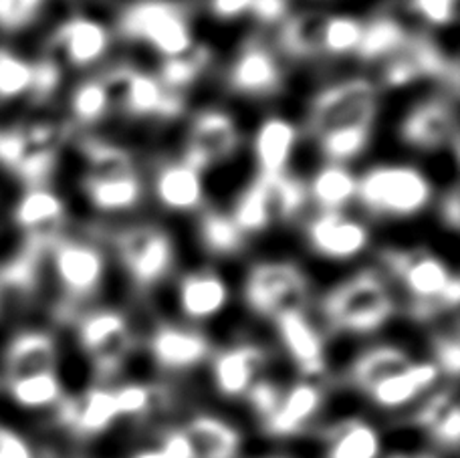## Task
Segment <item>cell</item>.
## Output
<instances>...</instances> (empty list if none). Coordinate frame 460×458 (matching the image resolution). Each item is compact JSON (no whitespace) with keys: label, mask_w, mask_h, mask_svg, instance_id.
<instances>
[{"label":"cell","mask_w":460,"mask_h":458,"mask_svg":"<svg viewBox=\"0 0 460 458\" xmlns=\"http://www.w3.org/2000/svg\"><path fill=\"white\" fill-rule=\"evenodd\" d=\"M79 343L100 378L118 374L134 346L128 319L119 311L97 309L79 323Z\"/></svg>","instance_id":"9"},{"label":"cell","mask_w":460,"mask_h":458,"mask_svg":"<svg viewBox=\"0 0 460 458\" xmlns=\"http://www.w3.org/2000/svg\"><path fill=\"white\" fill-rule=\"evenodd\" d=\"M438 375L440 372L434 364L412 362L406 370L394 374L392 378L366 392V396L382 410H402L430 394L434 383L438 382Z\"/></svg>","instance_id":"25"},{"label":"cell","mask_w":460,"mask_h":458,"mask_svg":"<svg viewBox=\"0 0 460 458\" xmlns=\"http://www.w3.org/2000/svg\"><path fill=\"white\" fill-rule=\"evenodd\" d=\"M369 136H372V126H351L333 129V132L319 136L317 140L325 158H330L333 163H341L364 152Z\"/></svg>","instance_id":"43"},{"label":"cell","mask_w":460,"mask_h":458,"mask_svg":"<svg viewBox=\"0 0 460 458\" xmlns=\"http://www.w3.org/2000/svg\"><path fill=\"white\" fill-rule=\"evenodd\" d=\"M32 73V63L8 51H0V100H14L31 93Z\"/></svg>","instance_id":"45"},{"label":"cell","mask_w":460,"mask_h":458,"mask_svg":"<svg viewBox=\"0 0 460 458\" xmlns=\"http://www.w3.org/2000/svg\"><path fill=\"white\" fill-rule=\"evenodd\" d=\"M384 436L374 422L349 416L323 432L322 458H382Z\"/></svg>","instance_id":"23"},{"label":"cell","mask_w":460,"mask_h":458,"mask_svg":"<svg viewBox=\"0 0 460 458\" xmlns=\"http://www.w3.org/2000/svg\"><path fill=\"white\" fill-rule=\"evenodd\" d=\"M63 136V128L47 119L0 132V162L16 172L31 188L45 186L55 168Z\"/></svg>","instance_id":"5"},{"label":"cell","mask_w":460,"mask_h":458,"mask_svg":"<svg viewBox=\"0 0 460 458\" xmlns=\"http://www.w3.org/2000/svg\"><path fill=\"white\" fill-rule=\"evenodd\" d=\"M45 6L47 0H0V31L16 32L31 27Z\"/></svg>","instance_id":"48"},{"label":"cell","mask_w":460,"mask_h":458,"mask_svg":"<svg viewBox=\"0 0 460 458\" xmlns=\"http://www.w3.org/2000/svg\"><path fill=\"white\" fill-rule=\"evenodd\" d=\"M158 448L166 458H194V451L182 428H170L162 435Z\"/></svg>","instance_id":"54"},{"label":"cell","mask_w":460,"mask_h":458,"mask_svg":"<svg viewBox=\"0 0 460 458\" xmlns=\"http://www.w3.org/2000/svg\"><path fill=\"white\" fill-rule=\"evenodd\" d=\"M269 362L267 351L244 343L218 351L212 359V382L220 396L236 400L244 398L254 382L261 380V374Z\"/></svg>","instance_id":"17"},{"label":"cell","mask_w":460,"mask_h":458,"mask_svg":"<svg viewBox=\"0 0 460 458\" xmlns=\"http://www.w3.org/2000/svg\"><path fill=\"white\" fill-rule=\"evenodd\" d=\"M51 252L57 279L69 299L81 301L95 295L105 273L100 249L84 241L55 239Z\"/></svg>","instance_id":"12"},{"label":"cell","mask_w":460,"mask_h":458,"mask_svg":"<svg viewBox=\"0 0 460 458\" xmlns=\"http://www.w3.org/2000/svg\"><path fill=\"white\" fill-rule=\"evenodd\" d=\"M119 32L144 43L164 59L188 51L194 45L190 19L176 0H136L119 14Z\"/></svg>","instance_id":"2"},{"label":"cell","mask_w":460,"mask_h":458,"mask_svg":"<svg viewBox=\"0 0 460 458\" xmlns=\"http://www.w3.org/2000/svg\"><path fill=\"white\" fill-rule=\"evenodd\" d=\"M212 53L204 45H192L188 51L180 53L170 59H164L160 71V84L170 92H184L199 81L204 71L208 69Z\"/></svg>","instance_id":"39"},{"label":"cell","mask_w":460,"mask_h":458,"mask_svg":"<svg viewBox=\"0 0 460 458\" xmlns=\"http://www.w3.org/2000/svg\"><path fill=\"white\" fill-rule=\"evenodd\" d=\"M416 427L445 451H456L460 443V410L455 390L426 394L414 414Z\"/></svg>","instance_id":"27"},{"label":"cell","mask_w":460,"mask_h":458,"mask_svg":"<svg viewBox=\"0 0 460 458\" xmlns=\"http://www.w3.org/2000/svg\"><path fill=\"white\" fill-rule=\"evenodd\" d=\"M79 150L85 160V178H121L136 174L134 158L118 144L100 140V137H85L79 144Z\"/></svg>","instance_id":"37"},{"label":"cell","mask_w":460,"mask_h":458,"mask_svg":"<svg viewBox=\"0 0 460 458\" xmlns=\"http://www.w3.org/2000/svg\"><path fill=\"white\" fill-rule=\"evenodd\" d=\"M32 85L31 95L35 100H49L61 85V65L55 59H43L39 63H32Z\"/></svg>","instance_id":"51"},{"label":"cell","mask_w":460,"mask_h":458,"mask_svg":"<svg viewBox=\"0 0 460 458\" xmlns=\"http://www.w3.org/2000/svg\"><path fill=\"white\" fill-rule=\"evenodd\" d=\"M408 37L410 32L398 19L390 14H377L364 22L359 45L353 55L364 61L388 59L406 43Z\"/></svg>","instance_id":"34"},{"label":"cell","mask_w":460,"mask_h":458,"mask_svg":"<svg viewBox=\"0 0 460 458\" xmlns=\"http://www.w3.org/2000/svg\"><path fill=\"white\" fill-rule=\"evenodd\" d=\"M126 458H166L164 453L158 448V445H152V446H144V448H137L131 454H128Z\"/></svg>","instance_id":"58"},{"label":"cell","mask_w":460,"mask_h":458,"mask_svg":"<svg viewBox=\"0 0 460 458\" xmlns=\"http://www.w3.org/2000/svg\"><path fill=\"white\" fill-rule=\"evenodd\" d=\"M241 134L234 119L220 110H207L194 118L188 134L184 162L194 170H207L234 154Z\"/></svg>","instance_id":"14"},{"label":"cell","mask_w":460,"mask_h":458,"mask_svg":"<svg viewBox=\"0 0 460 458\" xmlns=\"http://www.w3.org/2000/svg\"><path fill=\"white\" fill-rule=\"evenodd\" d=\"M358 194V180L341 163H330L317 172L311 180V196L317 200L323 212H340Z\"/></svg>","instance_id":"38"},{"label":"cell","mask_w":460,"mask_h":458,"mask_svg":"<svg viewBox=\"0 0 460 458\" xmlns=\"http://www.w3.org/2000/svg\"><path fill=\"white\" fill-rule=\"evenodd\" d=\"M327 21L330 14L323 11H303L287 16L281 22L279 45L293 59H314L323 53Z\"/></svg>","instance_id":"30"},{"label":"cell","mask_w":460,"mask_h":458,"mask_svg":"<svg viewBox=\"0 0 460 458\" xmlns=\"http://www.w3.org/2000/svg\"><path fill=\"white\" fill-rule=\"evenodd\" d=\"M361 27L364 22L345 14H330L325 29L323 53L332 55H348L356 53L361 39Z\"/></svg>","instance_id":"46"},{"label":"cell","mask_w":460,"mask_h":458,"mask_svg":"<svg viewBox=\"0 0 460 458\" xmlns=\"http://www.w3.org/2000/svg\"><path fill=\"white\" fill-rule=\"evenodd\" d=\"M110 108V97L102 79L84 81L71 95V113L81 124H95Z\"/></svg>","instance_id":"44"},{"label":"cell","mask_w":460,"mask_h":458,"mask_svg":"<svg viewBox=\"0 0 460 458\" xmlns=\"http://www.w3.org/2000/svg\"><path fill=\"white\" fill-rule=\"evenodd\" d=\"M434 356H437V370L448 375L450 380H456L460 370V341L456 333L438 335L434 339Z\"/></svg>","instance_id":"52"},{"label":"cell","mask_w":460,"mask_h":458,"mask_svg":"<svg viewBox=\"0 0 460 458\" xmlns=\"http://www.w3.org/2000/svg\"><path fill=\"white\" fill-rule=\"evenodd\" d=\"M154 362L166 372H186L200 366L210 354L207 335L186 330L172 323H164L154 331L150 339Z\"/></svg>","instance_id":"22"},{"label":"cell","mask_w":460,"mask_h":458,"mask_svg":"<svg viewBox=\"0 0 460 458\" xmlns=\"http://www.w3.org/2000/svg\"><path fill=\"white\" fill-rule=\"evenodd\" d=\"M440 77L450 79L453 89L458 87L456 61H447V55L432 39L424 35H410L396 53L385 59L384 84L390 87H404L420 79Z\"/></svg>","instance_id":"11"},{"label":"cell","mask_w":460,"mask_h":458,"mask_svg":"<svg viewBox=\"0 0 460 458\" xmlns=\"http://www.w3.org/2000/svg\"><path fill=\"white\" fill-rule=\"evenodd\" d=\"M396 305L380 275L374 271L349 277L323 299V313L335 330L372 333L388 323Z\"/></svg>","instance_id":"1"},{"label":"cell","mask_w":460,"mask_h":458,"mask_svg":"<svg viewBox=\"0 0 460 458\" xmlns=\"http://www.w3.org/2000/svg\"><path fill=\"white\" fill-rule=\"evenodd\" d=\"M113 390L118 396L123 420L147 416L162 400V392L155 386H147V383H121Z\"/></svg>","instance_id":"47"},{"label":"cell","mask_w":460,"mask_h":458,"mask_svg":"<svg viewBox=\"0 0 460 458\" xmlns=\"http://www.w3.org/2000/svg\"><path fill=\"white\" fill-rule=\"evenodd\" d=\"M178 301L182 313L192 319H208L225 309L228 287L225 279L212 271H196L180 283Z\"/></svg>","instance_id":"31"},{"label":"cell","mask_w":460,"mask_h":458,"mask_svg":"<svg viewBox=\"0 0 460 458\" xmlns=\"http://www.w3.org/2000/svg\"><path fill=\"white\" fill-rule=\"evenodd\" d=\"M6 392H8V398H11L16 406L29 412L57 408L65 398L63 383L57 372L6 380Z\"/></svg>","instance_id":"35"},{"label":"cell","mask_w":460,"mask_h":458,"mask_svg":"<svg viewBox=\"0 0 460 458\" xmlns=\"http://www.w3.org/2000/svg\"><path fill=\"white\" fill-rule=\"evenodd\" d=\"M279 338L289 354L295 367L305 378H317L325 372V346L323 338L314 323L309 321L305 311L295 309L275 317Z\"/></svg>","instance_id":"21"},{"label":"cell","mask_w":460,"mask_h":458,"mask_svg":"<svg viewBox=\"0 0 460 458\" xmlns=\"http://www.w3.org/2000/svg\"><path fill=\"white\" fill-rule=\"evenodd\" d=\"M410 8L426 22L450 24L456 19V0H410Z\"/></svg>","instance_id":"53"},{"label":"cell","mask_w":460,"mask_h":458,"mask_svg":"<svg viewBox=\"0 0 460 458\" xmlns=\"http://www.w3.org/2000/svg\"><path fill=\"white\" fill-rule=\"evenodd\" d=\"M297 144V128L285 118H269L254 134V158L259 176L283 174Z\"/></svg>","instance_id":"29"},{"label":"cell","mask_w":460,"mask_h":458,"mask_svg":"<svg viewBox=\"0 0 460 458\" xmlns=\"http://www.w3.org/2000/svg\"><path fill=\"white\" fill-rule=\"evenodd\" d=\"M84 190L89 202L103 212L134 208L142 198V182L137 174L121 178H85Z\"/></svg>","instance_id":"36"},{"label":"cell","mask_w":460,"mask_h":458,"mask_svg":"<svg viewBox=\"0 0 460 458\" xmlns=\"http://www.w3.org/2000/svg\"><path fill=\"white\" fill-rule=\"evenodd\" d=\"M180 428L192 446L194 458H238L243 453L241 428L218 414H194Z\"/></svg>","instance_id":"24"},{"label":"cell","mask_w":460,"mask_h":458,"mask_svg":"<svg viewBox=\"0 0 460 458\" xmlns=\"http://www.w3.org/2000/svg\"><path fill=\"white\" fill-rule=\"evenodd\" d=\"M230 218L234 220V225L241 228V233L244 236L249 233L252 234V233L265 231L270 223H275L262 178L254 180V182L246 188L241 196H238L234 212Z\"/></svg>","instance_id":"40"},{"label":"cell","mask_w":460,"mask_h":458,"mask_svg":"<svg viewBox=\"0 0 460 458\" xmlns=\"http://www.w3.org/2000/svg\"><path fill=\"white\" fill-rule=\"evenodd\" d=\"M400 136L418 150H438L453 144L456 150V118L445 100L418 103L400 126Z\"/></svg>","instance_id":"19"},{"label":"cell","mask_w":460,"mask_h":458,"mask_svg":"<svg viewBox=\"0 0 460 458\" xmlns=\"http://www.w3.org/2000/svg\"><path fill=\"white\" fill-rule=\"evenodd\" d=\"M65 218V204L59 194L45 186L29 188L14 208V223L29 236H55L53 228Z\"/></svg>","instance_id":"32"},{"label":"cell","mask_w":460,"mask_h":458,"mask_svg":"<svg viewBox=\"0 0 460 458\" xmlns=\"http://www.w3.org/2000/svg\"><path fill=\"white\" fill-rule=\"evenodd\" d=\"M200 239L208 252L218 257H230L244 247V234L234 220L223 212H207L200 220Z\"/></svg>","instance_id":"41"},{"label":"cell","mask_w":460,"mask_h":458,"mask_svg":"<svg viewBox=\"0 0 460 458\" xmlns=\"http://www.w3.org/2000/svg\"><path fill=\"white\" fill-rule=\"evenodd\" d=\"M155 196L170 210L200 208L204 202L200 172L184 160L166 162L155 174Z\"/></svg>","instance_id":"28"},{"label":"cell","mask_w":460,"mask_h":458,"mask_svg":"<svg viewBox=\"0 0 460 458\" xmlns=\"http://www.w3.org/2000/svg\"><path fill=\"white\" fill-rule=\"evenodd\" d=\"M259 178H262V182H265L269 204L275 220H289L299 215V210L303 208L307 198V188L303 186L301 180L289 176L287 172L277 176Z\"/></svg>","instance_id":"42"},{"label":"cell","mask_w":460,"mask_h":458,"mask_svg":"<svg viewBox=\"0 0 460 458\" xmlns=\"http://www.w3.org/2000/svg\"><path fill=\"white\" fill-rule=\"evenodd\" d=\"M283 386L269 378H261L259 382L252 383V388L246 392V402H249L252 414L257 416V420L262 424L270 414L275 412V408L281 400Z\"/></svg>","instance_id":"49"},{"label":"cell","mask_w":460,"mask_h":458,"mask_svg":"<svg viewBox=\"0 0 460 458\" xmlns=\"http://www.w3.org/2000/svg\"><path fill=\"white\" fill-rule=\"evenodd\" d=\"M442 220H445V225L453 228V231H458L460 226V196H458V188H450V192L445 196V200H442Z\"/></svg>","instance_id":"57"},{"label":"cell","mask_w":460,"mask_h":458,"mask_svg":"<svg viewBox=\"0 0 460 458\" xmlns=\"http://www.w3.org/2000/svg\"><path fill=\"white\" fill-rule=\"evenodd\" d=\"M0 458H40L39 448L27 432L0 422Z\"/></svg>","instance_id":"50"},{"label":"cell","mask_w":460,"mask_h":458,"mask_svg":"<svg viewBox=\"0 0 460 458\" xmlns=\"http://www.w3.org/2000/svg\"><path fill=\"white\" fill-rule=\"evenodd\" d=\"M118 255L139 287H154L174 265V244L166 231L154 225H134L118 236Z\"/></svg>","instance_id":"10"},{"label":"cell","mask_w":460,"mask_h":458,"mask_svg":"<svg viewBox=\"0 0 460 458\" xmlns=\"http://www.w3.org/2000/svg\"><path fill=\"white\" fill-rule=\"evenodd\" d=\"M204 6L208 8L210 14H215L217 19L233 21L251 13L254 0H202Z\"/></svg>","instance_id":"56"},{"label":"cell","mask_w":460,"mask_h":458,"mask_svg":"<svg viewBox=\"0 0 460 458\" xmlns=\"http://www.w3.org/2000/svg\"><path fill=\"white\" fill-rule=\"evenodd\" d=\"M261 458H293V456H287V454H265Z\"/></svg>","instance_id":"60"},{"label":"cell","mask_w":460,"mask_h":458,"mask_svg":"<svg viewBox=\"0 0 460 458\" xmlns=\"http://www.w3.org/2000/svg\"><path fill=\"white\" fill-rule=\"evenodd\" d=\"M323 408V390L311 380H301L283 388L275 412L261 424L269 436L293 438L307 430Z\"/></svg>","instance_id":"16"},{"label":"cell","mask_w":460,"mask_h":458,"mask_svg":"<svg viewBox=\"0 0 460 458\" xmlns=\"http://www.w3.org/2000/svg\"><path fill=\"white\" fill-rule=\"evenodd\" d=\"M55 410L65 428L85 438L105 435L123 420L115 390L105 386L87 388L75 396H65Z\"/></svg>","instance_id":"13"},{"label":"cell","mask_w":460,"mask_h":458,"mask_svg":"<svg viewBox=\"0 0 460 458\" xmlns=\"http://www.w3.org/2000/svg\"><path fill=\"white\" fill-rule=\"evenodd\" d=\"M414 359L410 357L404 349L396 346H374L353 359L349 367V380L361 392H369L377 383L392 378L394 374L412 364Z\"/></svg>","instance_id":"33"},{"label":"cell","mask_w":460,"mask_h":458,"mask_svg":"<svg viewBox=\"0 0 460 458\" xmlns=\"http://www.w3.org/2000/svg\"><path fill=\"white\" fill-rule=\"evenodd\" d=\"M110 105L129 116H155L164 119L178 118L184 110L182 95L164 87L158 79L129 65H119L102 79Z\"/></svg>","instance_id":"8"},{"label":"cell","mask_w":460,"mask_h":458,"mask_svg":"<svg viewBox=\"0 0 460 458\" xmlns=\"http://www.w3.org/2000/svg\"><path fill=\"white\" fill-rule=\"evenodd\" d=\"M382 458H438V456L424 451H396V453L384 454Z\"/></svg>","instance_id":"59"},{"label":"cell","mask_w":460,"mask_h":458,"mask_svg":"<svg viewBox=\"0 0 460 458\" xmlns=\"http://www.w3.org/2000/svg\"><path fill=\"white\" fill-rule=\"evenodd\" d=\"M47 372H57L53 335L37 330L14 335L4 354V382Z\"/></svg>","instance_id":"26"},{"label":"cell","mask_w":460,"mask_h":458,"mask_svg":"<svg viewBox=\"0 0 460 458\" xmlns=\"http://www.w3.org/2000/svg\"><path fill=\"white\" fill-rule=\"evenodd\" d=\"M251 13L265 24L283 22L289 13V0H254Z\"/></svg>","instance_id":"55"},{"label":"cell","mask_w":460,"mask_h":458,"mask_svg":"<svg viewBox=\"0 0 460 458\" xmlns=\"http://www.w3.org/2000/svg\"><path fill=\"white\" fill-rule=\"evenodd\" d=\"M283 73L277 57L269 48L252 39L236 55L228 71V85L233 92L252 97L273 95L281 89Z\"/></svg>","instance_id":"18"},{"label":"cell","mask_w":460,"mask_h":458,"mask_svg":"<svg viewBox=\"0 0 460 458\" xmlns=\"http://www.w3.org/2000/svg\"><path fill=\"white\" fill-rule=\"evenodd\" d=\"M51 48V59L57 63L65 61L73 67H89L110 48V31L92 16L75 14L63 21L53 32Z\"/></svg>","instance_id":"15"},{"label":"cell","mask_w":460,"mask_h":458,"mask_svg":"<svg viewBox=\"0 0 460 458\" xmlns=\"http://www.w3.org/2000/svg\"><path fill=\"white\" fill-rule=\"evenodd\" d=\"M384 263L398 277L416 301V313L426 317L434 307H456L460 299V281L447 263L424 249H390Z\"/></svg>","instance_id":"3"},{"label":"cell","mask_w":460,"mask_h":458,"mask_svg":"<svg viewBox=\"0 0 460 458\" xmlns=\"http://www.w3.org/2000/svg\"><path fill=\"white\" fill-rule=\"evenodd\" d=\"M309 279L289 260H265L246 277L244 299L262 317H279L287 311L305 309Z\"/></svg>","instance_id":"7"},{"label":"cell","mask_w":460,"mask_h":458,"mask_svg":"<svg viewBox=\"0 0 460 458\" xmlns=\"http://www.w3.org/2000/svg\"><path fill=\"white\" fill-rule=\"evenodd\" d=\"M377 87L369 79L351 77L325 87L309 110V129L315 137L340 128L374 126Z\"/></svg>","instance_id":"6"},{"label":"cell","mask_w":460,"mask_h":458,"mask_svg":"<svg viewBox=\"0 0 460 458\" xmlns=\"http://www.w3.org/2000/svg\"><path fill=\"white\" fill-rule=\"evenodd\" d=\"M358 198L377 216L406 218L432 200V184L414 166H376L358 180Z\"/></svg>","instance_id":"4"},{"label":"cell","mask_w":460,"mask_h":458,"mask_svg":"<svg viewBox=\"0 0 460 458\" xmlns=\"http://www.w3.org/2000/svg\"><path fill=\"white\" fill-rule=\"evenodd\" d=\"M311 249L330 259H351L367 247L369 231L341 212H322L307 225Z\"/></svg>","instance_id":"20"}]
</instances>
